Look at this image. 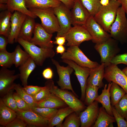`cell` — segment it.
I'll list each match as a JSON object with an SVG mask.
<instances>
[{"instance_id":"6da1fadb","label":"cell","mask_w":127,"mask_h":127,"mask_svg":"<svg viewBox=\"0 0 127 127\" xmlns=\"http://www.w3.org/2000/svg\"><path fill=\"white\" fill-rule=\"evenodd\" d=\"M45 84L48 87L52 93L60 98L78 114L79 115L81 112L85 109L84 104L77 96L66 90L59 88L55 85L52 79L47 81Z\"/></svg>"},{"instance_id":"7a4b0ae2","label":"cell","mask_w":127,"mask_h":127,"mask_svg":"<svg viewBox=\"0 0 127 127\" xmlns=\"http://www.w3.org/2000/svg\"><path fill=\"white\" fill-rule=\"evenodd\" d=\"M121 5L118 0H110L109 4L102 5L94 16L97 22L107 32L110 33V28L114 21L118 8Z\"/></svg>"},{"instance_id":"3957f363","label":"cell","mask_w":127,"mask_h":127,"mask_svg":"<svg viewBox=\"0 0 127 127\" xmlns=\"http://www.w3.org/2000/svg\"><path fill=\"white\" fill-rule=\"evenodd\" d=\"M17 42L38 66H42L47 59L52 58L55 55V53L53 48L39 47L30 42L19 38L17 39Z\"/></svg>"},{"instance_id":"277c9868","label":"cell","mask_w":127,"mask_h":127,"mask_svg":"<svg viewBox=\"0 0 127 127\" xmlns=\"http://www.w3.org/2000/svg\"><path fill=\"white\" fill-rule=\"evenodd\" d=\"M121 7L118 8L115 19L110 28V34L112 38L122 44L127 42V19Z\"/></svg>"},{"instance_id":"5b68a950","label":"cell","mask_w":127,"mask_h":127,"mask_svg":"<svg viewBox=\"0 0 127 127\" xmlns=\"http://www.w3.org/2000/svg\"><path fill=\"white\" fill-rule=\"evenodd\" d=\"M28 9L40 18L42 26L48 33L52 34L59 31V25L53 8H49L44 9L34 8Z\"/></svg>"},{"instance_id":"8992f818","label":"cell","mask_w":127,"mask_h":127,"mask_svg":"<svg viewBox=\"0 0 127 127\" xmlns=\"http://www.w3.org/2000/svg\"><path fill=\"white\" fill-rule=\"evenodd\" d=\"M118 43L111 38L104 42L96 44L94 46L95 49L100 56L101 62L104 63L105 66L109 65L112 59L120 51Z\"/></svg>"},{"instance_id":"52a82bcc","label":"cell","mask_w":127,"mask_h":127,"mask_svg":"<svg viewBox=\"0 0 127 127\" xmlns=\"http://www.w3.org/2000/svg\"><path fill=\"white\" fill-rule=\"evenodd\" d=\"M61 58L72 61L79 65L90 69L94 68L100 65L96 62L89 59L77 46L69 47L67 50L61 55Z\"/></svg>"},{"instance_id":"ba28073f","label":"cell","mask_w":127,"mask_h":127,"mask_svg":"<svg viewBox=\"0 0 127 127\" xmlns=\"http://www.w3.org/2000/svg\"><path fill=\"white\" fill-rule=\"evenodd\" d=\"M64 36L68 46H77L85 41L91 40L92 37L85 25H77L71 27Z\"/></svg>"},{"instance_id":"9c48e42d","label":"cell","mask_w":127,"mask_h":127,"mask_svg":"<svg viewBox=\"0 0 127 127\" xmlns=\"http://www.w3.org/2000/svg\"><path fill=\"white\" fill-rule=\"evenodd\" d=\"M60 27L57 36H64L72 27V19L70 9L62 3L57 7L53 8Z\"/></svg>"},{"instance_id":"30bf717a","label":"cell","mask_w":127,"mask_h":127,"mask_svg":"<svg viewBox=\"0 0 127 127\" xmlns=\"http://www.w3.org/2000/svg\"><path fill=\"white\" fill-rule=\"evenodd\" d=\"M84 25L92 37L91 40L95 44L104 42L111 38L93 16H90Z\"/></svg>"},{"instance_id":"8fae6325","label":"cell","mask_w":127,"mask_h":127,"mask_svg":"<svg viewBox=\"0 0 127 127\" xmlns=\"http://www.w3.org/2000/svg\"><path fill=\"white\" fill-rule=\"evenodd\" d=\"M104 78L109 83L118 85L127 94V76L117 65L110 63L105 66Z\"/></svg>"},{"instance_id":"7c38bea8","label":"cell","mask_w":127,"mask_h":127,"mask_svg":"<svg viewBox=\"0 0 127 127\" xmlns=\"http://www.w3.org/2000/svg\"><path fill=\"white\" fill-rule=\"evenodd\" d=\"M51 61L56 68L59 78L57 83L60 88L70 90L77 96L73 89L71 82L70 76L74 71L73 69L68 65L65 67L60 65L57 61L53 59L52 58Z\"/></svg>"},{"instance_id":"4fadbf2b","label":"cell","mask_w":127,"mask_h":127,"mask_svg":"<svg viewBox=\"0 0 127 127\" xmlns=\"http://www.w3.org/2000/svg\"><path fill=\"white\" fill-rule=\"evenodd\" d=\"M14 70L2 67L0 70V96L2 98L10 90L13 89L15 81L19 78L20 74H15Z\"/></svg>"},{"instance_id":"5bb4252c","label":"cell","mask_w":127,"mask_h":127,"mask_svg":"<svg viewBox=\"0 0 127 127\" xmlns=\"http://www.w3.org/2000/svg\"><path fill=\"white\" fill-rule=\"evenodd\" d=\"M33 34V36L30 42L41 48H53L52 34L46 31L41 24L36 23Z\"/></svg>"},{"instance_id":"9a60e30c","label":"cell","mask_w":127,"mask_h":127,"mask_svg":"<svg viewBox=\"0 0 127 127\" xmlns=\"http://www.w3.org/2000/svg\"><path fill=\"white\" fill-rule=\"evenodd\" d=\"M62 61L70 66L75 71V74L77 77L81 87V99L82 101H84L87 85V79L90 75L91 69L80 66L73 61L70 60L63 59Z\"/></svg>"},{"instance_id":"2e32d148","label":"cell","mask_w":127,"mask_h":127,"mask_svg":"<svg viewBox=\"0 0 127 127\" xmlns=\"http://www.w3.org/2000/svg\"><path fill=\"white\" fill-rule=\"evenodd\" d=\"M98 103L94 101L80 113L79 116L81 122V127H92L94 125L99 112Z\"/></svg>"},{"instance_id":"e0dca14e","label":"cell","mask_w":127,"mask_h":127,"mask_svg":"<svg viewBox=\"0 0 127 127\" xmlns=\"http://www.w3.org/2000/svg\"><path fill=\"white\" fill-rule=\"evenodd\" d=\"M16 113L17 116L22 119L27 125L35 127H48L49 120L42 117L31 109L19 110Z\"/></svg>"},{"instance_id":"ac0fdd59","label":"cell","mask_w":127,"mask_h":127,"mask_svg":"<svg viewBox=\"0 0 127 127\" xmlns=\"http://www.w3.org/2000/svg\"><path fill=\"white\" fill-rule=\"evenodd\" d=\"M27 16L16 11L12 13L10 19V31L8 37V43L13 44L14 42H17L23 23Z\"/></svg>"},{"instance_id":"d6986e66","label":"cell","mask_w":127,"mask_h":127,"mask_svg":"<svg viewBox=\"0 0 127 127\" xmlns=\"http://www.w3.org/2000/svg\"><path fill=\"white\" fill-rule=\"evenodd\" d=\"M71 12L73 26L84 25L91 15L80 0H75Z\"/></svg>"},{"instance_id":"ffe728a7","label":"cell","mask_w":127,"mask_h":127,"mask_svg":"<svg viewBox=\"0 0 127 127\" xmlns=\"http://www.w3.org/2000/svg\"><path fill=\"white\" fill-rule=\"evenodd\" d=\"M105 64L102 63L98 67L91 69L87 79V84H90L101 88L104 85L103 81L104 78Z\"/></svg>"},{"instance_id":"44dd1931","label":"cell","mask_w":127,"mask_h":127,"mask_svg":"<svg viewBox=\"0 0 127 127\" xmlns=\"http://www.w3.org/2000/svg\"><path fill=\"white\" fill-rule=\"evenodd\" d=\"M34 19L27 16L23 23L18 38L30 42L36 23Z\"/></svg>"},{"instance_id":"7402d4cb","label":"cell","mask_w":127,"mask_h":127,"mask_svg":"<svg viewBox=\"0 0 127 127\" xmlns=\"http://www.w3.org/2000/svg\"><path fill=\"white\" fill-rule=\"evenodd\" d=\"M36 65L34 60L30 57L24 63L19 67L20 72L19 78L24 87L28 85V78L36 68Z\"/></svg>"},{"instance_id":"603a6c76","label":"cell","mask_w":127,"mask_h":127,"mask_svg":"<svg viewBox=\"0 0 127 127\" xmlns=\"http://www.w3.org/2000/svg\"><path fill=\"white\" fill-rule=\"evenodd\" d=\"M6 4L7 10L12 13L16 11L34 19L37 17L28 9L25 0H8Z\"/></svg>"},{"instance_id":"cb8c5ba5","label":"cell","mask_w":127,"mask_h":127,"mask_svg":"<svg viewBox=\"0 0 127 127\" xmlns=\"http://www.w3.org/2000/svg\"><path fill=\"white\" fill-rule=\"evenodd\" d=\"M67 105L60 98L51 93L45 99L36 103L35 107L57 109L66 107Z\"/></svg>"},{"instance_id":"d4e9b609","label":"cell","mask_w":127,"mask_h":127,"mask_svg":"<svg viewBox=\"0 0 127 127\" xmlns=\"http://www.w3.org/2000/svg\"><path fill=\"white\" fill-rule=\"evenodd\" d=\"M17 116L16 112L7 106L0 99V125L5 126Z\"/></svg>"},{"instance_id":"484cf974","label":"cell","mask_w":127,"mask_h":127,"mask_svg":"<svg viewBox=\"0 0 127 127\" xmlns=\"http://www.w3.org/2000/svg\"><path fill=\"white\" fill-rule=\"evenodd\" d=\"M116 122L114 117L109 114L102 106L99 108L98 117L92 127H113V123Z\"/></svg>"},{"instance_id":"4316f807","label":"cell","mask_w":127,"mask_h":127,"mask_svg":"<svg viewBox=\"0 0 127 127\" xmlns=\"http://www.w3.org/2000/svg\"><path fill=\"white\" fill-rule=\"evenodd\" d=\"M111 84V82L109 83L107 86V84L104 85V88L102 90L101 94L99 95L95 101L101 104L102 106L105 108L107 113L110 115L113 116L110 93Z\"/></svg>"},{"instance_id":"83f0119b","label":"cell","mask_w":127,"mask_h":127,"mask_svg":"<svg viewBox=\"0 0 127 127\" xmlns=\"http://www.w3.org/2000/svg\"><path fill=\"white\" fill-rule=\"evenodd\" d=\"M27 8L44 9L53 8L60 5L62 3L56 0H25Z\"/></svg>"},{"instance_id":"f1b7e54d","label":"cell","mask_w":127,"mask_h":127,"mask_svg":"<svg viewBox=\"0 0 127 127\" xmlns=\"http://www.w3.org/2000/svg\"><path fill=\"white\" fill-rule=\"evenodd\" d=\"M74 111V110L68 106L58 110L55 115L49 120L48 127L55 126L60 127L64 119Z\"/></svg>"},{"instance_id":"f546056e","label":"cell","mask_w":127,"mask_h":127,"mask_svg":"<svg viewBox=\"0 0 127 127\" xmlns=\"http://www.w3.org/2000/svg\"><path fill=\"white\" fill-rule=\"evenodd\" d=\"M12 13L6 10L0 14V35L8 37L11 28L10 19Z\"/></svg>"},{"instance_id":"4dcf8cb0","label":"cell","mask_w":127,"mask_h":127,"mask_svg":"<svg viewBox=\"0 0 127 127\" xmlns=\"http://www.w3.org/2000/svg\"><path fill=\"white\" fill-rule=\"evenodd\" d=\"M111 103L114 106L126 93L124 90L116 83L112 82L110 89Z\"/></svg>"},{"instance_id":"1f68e13d","label":"cell","mask_w":127,"mask_h":127,"mask_svg":"<svg viewBox=\"0 0 127 127\" xmlns=\"http://www.w3.org/2000/svg\"><path fill=\"white\" fill-rule=\"evenodd\" d=\"M30 57L28 54L21 49L19 45L16 47L13 52L14 64L16 67H19L24 63Z\"/></svg>"},{"instance_id":"d6a6232c","label":"cell","mask_w":127,"mask_h":127,"mask_svg":"<svg viewBox=\"0 0 127 127\" xmlns=\"http://www.w3.org/2000/svg\"><path fill=\"white\" fill-rule=\"evenodd\" d=\"M99 87L90 84H87L85 91V104L87 106L95 101L99 96L98 91Z\"/></svg>"},{"instance_id":"836d02e7","label":"cell","mask_w":127,"mask_h":127,"mask_svg":"<svg viewBox=\"0 0 127 127\" xmlns=\"http://www.w3.org/2000/svg\"><path fill=\"white\" fill-rule=\"evenodd\" d=\"M13 89L16 91L19 96L32 108L35 107L36 102L33 97L29 95L19 84H15Z\"/></svg>"},{"instance_id":"e575fe53","label":"cell","mask_w":127,"mask_h":127,"mask_svg":"<svg viewBox=\"0 0 127 127\" xmlns=\"http://www.w3.org/2000/svg\"><path fill=\"white\" fill-rule=\"evenodd\" d=\"M91 15L94 16L99 12L102 5L100 0H80Z\"/></svg>"},{"instance_id":"d590c367","label":"cell","mask_w":127,"mask_h":127,"mask_svg":"<svg viewBox=\"0 0 127 127\" xmlns=\"http://www.w3.org/2000/svg\"><path fill=\"white\" fill-rule=\"evenodd\" d=\"M31 109L42 117L49 120L54 116L58 110L56 108L35 107H32Z\"/></svg>"},{"instance_id":"8d00e7d4","label":"cell","mask_w":127,"mask_h":127,"mask_svg":"<svg viewBox=\"0 0 127 127\" xmlns=\"http://www.w3.org/2000/svg\"><path fill=\"white\" fill-rule=\"evenodd\" d=\"M81 125L79 115L74 111L66 118L60 127H79Z\"/></svg>"},{"instance_id":"74e56055","label":"cell","mask_w":127,"mask_h":127,"mask_svg":"<svg viewBox=\"0 0 127 127\" xmlns=\"http://www.w3.org/2000/svg\"><path fill=\"white\" fill-rule=\"evenodd\" d=\"M13 64V52H9L7 50L0 51V66L8 68Z\"/></svg>"},{"instance_id":"f35d334b","label":"cell","mask_w":127,"mask_h":127,"mask_svg":"<svg viewBox=\"0 0 127 127\" xmlns=\"http://www.w3.org/2000/svg\"><path fill=\"white\" fill-rule=\"evenodd\" d=\"M13 89L10 90L6 95L0 98L7 107L16 112L19 111L14 96Z\"/></svg>"},{"instance_id":"ab89813d","label":"cell","mask_w":127,"mask_h":127,"mask_svg":"<svg viewBox=\"0 0 127 127\" xmlns=\"http://www.w3.org/2000/svg\"><path fill=\"white\" fill-rule=\"evenodd\" d=\"M114 107L119 114L125 119L127 115V94L126 93Z\"/></svg>"},{"instance_id":"60d3db41","label":"cell","mask_w":127,"mask_h":127,"mask_svg":"<svg viewBox=\"0 0 127 127\" xmlns=\"http://www.w3.org/2000/svg\"><path fill=\"white\" fill-rule=\"evenodd\" d=\"M51 93L48 87L45 84V86L33 97L36 103L46 98Z\"/></svg>"},{"instance_id":"b9f144b4","label":"cell","mask_w":127,"mask_h":127,"mask_svg":"<svg viewBox=\"0 0 127 127\" xmlns=\"http://www.w3.org/2000/svg\"><path fill=\"white\" fill-rule=\"evenodd\" d=\"M13 95L19 110L25 111L31 109V107L21 98L16 92H14Z\"/></svg>"},{"instance_id":"7bdbcfd3","label":"cell","mask_w":127,"mask_h":127,"mask_svg":"<svg viewBox=\"0 0 127 127\" xmlns=\"http://www.w3.org/2000/svg\"><path fill=\"white\" fill-rule=\"evenodd\" d=\"M113 116L115 119L118 127H127V121L118 112L114 106H111Z\"/></svg>"},{"instance_id":"ee69618b","label":"cell","mask_w":127,"mask_h":127,"mask_svg":"<svg viewBox=\"0 0 127 127\" xmlns=\"http://www.w3.org/2000/svg\"><path fill=\"white\" fill-rule=\"evenodd\" d=\"M111 63L116 65L122 64L127 65V53L117 55L112 59Z\"/></svg>"},{"instance_id":"f6af8a7d","label":"cell","mask_w":127,"mask_h":127,"mask_svg":"<svg viewBox=\"0 0 127 127\" xmlns=\"http://www.w3.org/2000/svg\"><path fill=\"white\" fill-rule=\"evenodd\" d=\"M27 124L22 119L17 116L13 120L7 125L6 127H26Z\"/></svg>"},{"instance_id":"bcb514c9","label":"cell","mask_w":127,"mask_h":127,"mask_svg":"<svg viewBox=\"0 0 127 127\" xmlns=\"http://www.w3.org/2000/svg\"><path fill=\"white\" fill-rule=\"evenodd\" d=\"M43 87L37 86L28 85L23 87L29 95L33 97L40 91Z\"/></svg>"},{"instance_id":"7dc6e473","label":"cell","mask_w":127,"mask_h":127,"mask_svg":"<svg viewBox=\"0 0 127 127\" xmlns=\"http://www.w3.org/2000/svg\"><path fill=\"white\" fill-rule=\"evenodd\" d=\"M8 43V39L4 35H0V51L6 50V47Z\"/></svg>"},{"instance_id":"c3c4849f","label":"cell","mask_w":127,"mask_h":127,"mask_svg":"<svg viewBox=\"0 0 127 127\" xmlns=\"http://www.w3.org/2000/svg\"><path fill=\"white\" fill-rule=\"evenodd\" d=\"M42 75L45 79L48 80L52 79L53 76V72L50 67H48L43 71Z\"/></svg>"},{"instance_id":"681fc988","label":"cell","mask_w":127,"mask_h":127,"mask_svg":"<svg viewBox=\"0 0 127 127\" xmlns=\"http://www.w3.org/2000/svg\"><path fill=\"white\" fill-rule=\"evenodd\" d=\"M55 40L53 41L54 44L58 45H64L66 41V39L64 36H57L55 38Z\"/></svg>"},{"instance_id":"f907efd6","label":"cell","mask_w":127,"mask_h":127,"mask_svg":"<svg viewBox=\"0 0 127 127\" xmlns=\"http://www.w3.org/2000/svg\"><path fill=\"white\" fill-rule=\"evenodd\" d=\"M61 2L70 9H72L74 5L75 0H56Z\"/></svg>"},{"instance_id":"816d5d0a","label":"cell","mask_w":127,"mask_h":127,"mask_svg":"<svg viewBox=\"0 0 127 127\" xmlns=\"http://www.w3.org/2000/svg\"><path fill=\"white\" fill-rule=\"evenodd\" d=\"M56 50L57 54L60 53L61 55L66 51L64 45H58L56 48Z\"/></svg>"},{"instance_id":"f5cc1de1","label":"cell","mask_w":127,"mask_h":127,"mask_svg":"<svg viewBox=\"0 0 127 127\" xmlns=\"http://www.w3.org/2000/svg\"><path fill=\"white\" fill-rule=\"evenodd\" d=\"M121 4L126 14L127 15V0H118Z\"/></svg>"},{"instance_id":"db71d44e","label":"cell","mask_w":127,"mask_h":127,"mask_svg":"<svg viewBox=\"0 0 127 127\" xmlns=\"http://www.w3.org/2000/svg\"><path fill=\"white\" fill-rule=\"evenodd\" d=\"M110 0H100V2L101 5L103 6L108 5L109 3Z\"/></svg>"},{"instance_id":"11a10c76","label":"cell","mask_w":127,"mask_h":127,"mask_svg":"<svg viewBox=\"0 0 127 127\" xmlns=\"http://www.w3.org/2000/svg\"><path fill=\"white\" fill-rule=\"evenodd\" d=\"M0 10L4 11L7 10V4L0 3Z\"/></svg>"},{"instance_id":"9f6ffc18","label":"cell","mask_w":127,"mask_h":127,"mask_svg":"<svg viewBox=\"0 0 127 127\" xmlns=\"http://www.w3.org/2000/svg\"><path fill=\"white\" fill-rule=\"evenodd\" d=\"M122 71L127 76V67L124 68L122 70Z\"/></svg>"},{"instance_id":"6f0895ef","label":"cell","mask_w":127,"mask_h":127,"mask_svg":"<svg viewBox=\"0 0 127 127\" xmlns=\"http://www.w3.org/2000/svg\"><path fill=\"white\" fill-rule=\"evenodd\" d=\"M8 0H0V3L7 4Z\"/></svg>"},{"instance_id":"680465c9","label":"cell","mask_w":127,"mask_h":127,"mask_svg":"<svg viewBox=\"0 0 127 127\" xmlns=\"http://www.w3.org/2000/svg\"><path fill=\"white\" fill-rule=\"evenodd\" d=\"M125 119V120L127 121V115Z\"/></svg>"}]
</instances>
